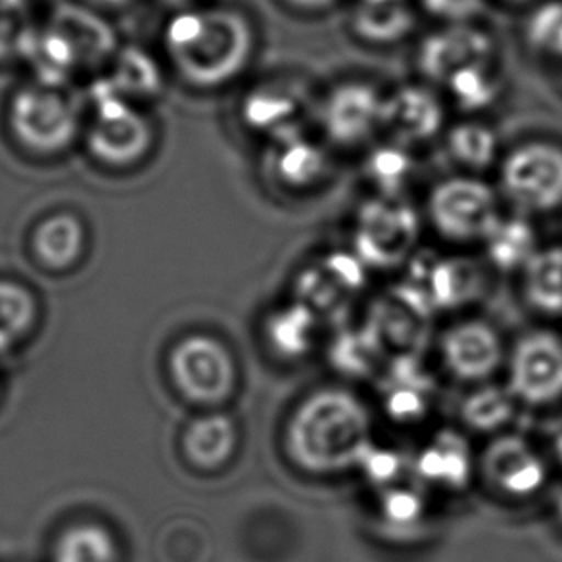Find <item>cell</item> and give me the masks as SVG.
<instances>
[{
	"label": "cell",
	"instance_id": "cell-1",
	"mask_svg": "<svg viewBox=\"0 0 562 562\" xmlns=\"http://www.w3.org/2000/svg\"><path fill=\"white\" fill-rule=\"evenodd\" d=\"M256 41L248 14L212 2L173 12L164 31V50L171 68L198 89L235 81L250 66Z\"/></svg>",
	"mask_w": 562,
	"mask_h": 562
},
{
	"label": "cell",
	"instance_id": "cell-2",
	"mask_svg": "<svg viewBox=\"0 0 562 562\" xmlns=\"http://www.w3.org/2000/svg\"><path fill=\"white\" fill-rule=\"evenodd\" d=\"M284 443L297 469L336 474L359 467L371 443V415L363 400L342 387H325L292 411Z\"/></svg>",
	"mask_w": 562,
	"mask_h": 562
},
{
	"label": "cell",
	"instance_id": "cell-3",
	"mask_svg": "<svg viewBox=\"0 0 562 562\" xmlns=\"http://www.w3.org/2000/svg\"><path fill=\"white\" fill-rule=\"evenodd\" d=\"M169 379L179 395L204 409L227 403L238 386L233 351L220 338L189 335L169 351Z\"/></svg>",
	"mask_w": 562,
	"mask_h": 562
},
{
	"label": "cell",
	"instance_id": "cell-4",
	"mask_svg": "<svg viewBox=\"0 0 562 562\" xmlns=\"http://www.w3.org/2000/svg\"><path fill=\"white\" fill-rule=\"evenodd\" d=\"M428 220L449 243H484L502 221L499 196L479 177H451L430 190Z\"/></svg>",
	"mask_w": 562,
	"mask_h": 562
},
{
	"label": "cell",
	"instance_id": "cell-5",
	"mask_svg": "<svg viewBox=\"0 0 562 562\" xmlns=\"http://www.w3.org/2000/svg\"><path fill=\"white\" fill-rule=\"evenodd\" d=\"M94 117L87 130V146L92 158L127 168L143 160L154 145V130L135 104L120 97L108 81L92 89Z\"/></svg>",
	"mask_w": 562,
	"mask_h": 562
},
{
	"label": "cell",
	"instance_id": "cell-6",
	"mask_svg": "<svg viewBox=\"0 0 562 562\" xmlns=\"http://www.w3.org/2000/svg\"><path fill=\"white\" fill-rule=\"evenodd\" d=\"M499 190L525 215L561 210L562 146L530 140L513 148L499 166Z\"/></svg>",
	"mask_w": 562,
	"mask_h": 562
},
{
	"label": "cell",
	"instance_id": "cell-7",
	"mask_svg": "<svg viewBox=\"0 0 562 562\" xmlns=\"http://www.w3.org/2000/svg\"><path fill=\"white\" fill-rule=\"evenodd\" d=\"M420 236V220L402 198H373L359 207L353 251L367 267L394 269L413 258Z\"/></svg>",
	"mask_w": 562,
	"mask_h": 562
},
{
	"label": "cell",
	"instance_id": "cell-8",
	"mask_svg": "<svg viewBox=\"0 0 562 562\" xmlns=\"http://www.w3.org/2000/svg\"><path fill=\"white\" fill-rule=\"evenodd\" d=\"M10 123L18 143L41 156L64 153L81 130L76 102L54 85L27 87L18 92Z\"/></svg>",
	"mask_w": 562,
	"mask_h": 562
},
{
	"label": "cell",
	"instance_id": "cell-9",
	"mask_svg": "<svg viewBox=\"0 0 562 562\" xmlns=\"http://www.w3.org/2000/svg\"><path fill=\"white\" fill-rule=\"evenodd\" d=\"M518 403L541 407L562 397V338L533 330L518 338L510 351L509 382Z\"/></svg>",
	"mask_w": 562,
	"mask_h": 562
},
{
	"label": "cell",
	"instance_id": "cell-10",
	"mask_svg": "<svg viewBox=\"0 0 562 562\" xmlns=\"http://www.w3.org/2000/svg\"><path fill=\"white\" fill-rule=\"evenodd\" d=\"M441 366L464 384H486L505 359L503 338L482 319L459 321L440 336Z\"/></svg>",
	"mask_w": 562,
	"mask_h": 562
},
{
	"label": "cell",
	"instance_id": "cell-11",
	"mask_svg": "<svg viewBox=\"0 0 562 562\" xmlns=\"http://www.w3.org/2000/svg\"><path fill=\"white\" fill-rule=\"evenodd\" d=\"M407 284L417 289L434 312H451L479 302L486 292V271L476 259L418 258Z\"/></svg>",
	"mask_w": 562,
	"mask_h": 562
},
{
	"label": "cell",
	"instance_id": "cell-12",
	"mask_svg": "<svg viewBox=\"0 0 562 562\" xmlns=\"http://www.w3.org/2000/svg\"><path fill=\"white\" fill-rule=\"evenodd\" d=\"M384 94L373 85L350 81L328 92L319 117L328 140L335 145L359 146L382 130Z\"/></svg>",
	"mask_w": 562,
	"mask_h": 562
},
{
	"label": "cell",
	"instance_id": "cell-13",
	"mask_svg": "<svg viewBox=\"0 0 562 562\" xmlns=\"http://www.w3.org/2000/svg\"><path fill=\"white\" fill-rule=\"evenodd\" d=\"M367 282V266L353 251H335L297 277L296 300L323 315H340Z\"/></svg>",
	"mask_w": 562,
	"mask_h": 562
},
{
	"label": "cell",
	"instance_id": "cell-14",
	"mask_svg": "<svg viewBox=\"0 0 562 562\" xmlns=\"http://www.w3.org/2000/svg\"><path fill=\"white\" fill-rule=\"evenodd\" d=\"M310 100L304 89L289 79H274L254 87L243 100L240 115L246 127L271 143L304 133Z\"/></svg>",
	"mask_w": 562,
	"mask_h": 562
},
{
	"label": "cell",
	"instance_id": "cell-15",
	"mask_svg": "<svg viewBox=\"0 0 562 562\" xmlns=\"http://www.w3.org/2000/svg\"><path fill=\"white\" fill-rule=\"evenodd\" d=\"M446 123L441 100L430 89L409 85L384 97L382 131L395 145L411 148L440 135Z\"/></svg>",
	"mask_w": 562,
	"mask_h": 562
},
{
	"label": "cell",
	"instance_id": "cell-16",
	"mask_svg": "<svg viewBox=\"0 0 562 562\" xmlns=\"http://www.w3.org/2000/svg\"><path fill=\"white\" fill-rule=\"evenodd\" d=\"M238 441L240 434L235 420L220 411H207L184 426L181 451L192 469L215 472L231 463Z\"/></svg>",
	"mask_w": 562,
	"mask_h": 562
},
{
	"label": "cell",
	"instance_id": "cell-17",
	"mask_svg": "<svg viewBox=\"0 0 562 562\" xmlns=\"http://www.w3.org/2000/svg\"><path fill=\"white\" fill-rule=\"evenodd\" d=\"M492 43L476 30L443 31L426 41L418 66L430 81L446 83L459 69L490 64Z\"/></svg>",
	"mask_w": 562,
	"mask_h": 562
},
{
	"label": "cell",
	"instance_id": "cell-18",
	"mask_svg": "<svg viewBox=\"0 0 562 562\" xmlns=\"http://www.w3.org/2000/svg\"><path fill=\"white\" fill-rule=\"evenodd\" d=\"M384 369L386 386L382 387V405L395 423H417L430 409V382L420 369L418 356H394Z\"/></svg>",
	"mask_w": 562,
	"mask_h": 562
},
{
	"label": "cell",
	"instance_id": "cell-19",
	"mask_svg": "<svg viewBox=\"0 0 562 562\" xmlns=\"http://www.w3.org/2000/svg\"><path fill=\"white\" fill-rule=\"evenodd\" d=\"M31 250L41 266L50 271L76 267L87 250V228L74 213H54L41 221L33 236Z\"/></svg>",
	"mask_w": 562,
	"mask_h": 562
},
{
	"label": "cell",
	"instance_id": "cell-20",
	"mask_svg": "<svg viewBox=\"0 0 562 562\" xmlns=\"http://www.w3.org/2000/svg\"><path fill=\"white\" fill-rule=\"evenodd\" d=\"M269 166L277 181L286 189H312L321 183L328 171V156L304 133L271 143Z\"/></svg>",
	"mask_w": 562,
	"mask_h": 562
},
{
	"label": "cell",
	"instance_id": "cell-21",
	"mask_svg": "<svg viewBox=\"0 0 562 562\" xmlns=\"http://www.w3.org/2000/svg\"><path fill=\"white\" fill-rule=\"evenodd\" d=\"M321 315L302 302L274 310L266 321L269 348L282 359H302L319 340Z\"/></svg>",
	"mask_w": 562,
	"mask_h": 562
},
{
	"label": "cell",
	"instance_id": "cell-22",
	"mask_svg": "<svg viewBox=\"0 0 562 562\" xmlns=\"http://www.w3.org/2000/svg\"><path fill=\"white\" fill-rule=\"evenodd\" d=\"M484 471L507 490H530L543 479L540 459L518 436H502L487 446Z\"/></svg>",
	"mask_w": 562,
	"mask_h": 562
},
{
	"label": "cell",
	"instance_id": "cell-23",
	"mask_svg": "<svg viewBox=\"0 0 562 562\" xmlns=\"http://www.w3.org/2000/svg\"><path fill=\"white\" fill-rule=\"evenodd\" d=\"M522 294L533 312L562 315V246H548L522 267Z\"/></svg>",
	"mask_w": 562,
	"mask_h": 562
},
{
	"label": "cell",
	"instance_id": "cell-24",
	"mask_svg": "<svg viewBox=\"0 0 562 562\" xmlns=\"http://www.w3.org/2000/svg\"><path fill=\"white\" fill-rule=\"evenodd\" d=\"M106 81L120 97L135 106L146 100L158 99L164 89L160 66L137 48L115 53Z\"/></svg>",
	"mask_w": 562,
	"mask_h": 562
},
{
	"label": "cell",
	"instance_id": "cell-25",
	"mask_svg": "<svg viewBox=\"0 0 562 562\" xmlns=\"http://www.w3.org/2000/svg\"><path fill=\"white\" fill-rule=\"evenodd\" d=\"M487 261L503 273L522 271V267L540 250L538 235L526 217H509L497 223L492 235L484 240Z\"/></svg>",
	"mask_w": 562,
	"mask_h": 562
},
{
	"label": "cell",
	"instance_id": "cell-26",
	"mask_svg": "<svg viewBox=\"0 0 562 562\" xmlns=\"http://www.w3.org/2000/svg\"><path fill=\"white\" fill-rule=\"evenodd\" d=\"M53 562H122V551L106 526L79 522L58 533Z\"/></svg>",
	"mask_w": 562,
	"mask_h": 562
},
{
	"label": "cell",
	"instance_id": "cell-27",
	"mask_svg": "<svg viewBox=\"0 0 562 562\" xmlns=\"http://www.w3.org/2000/svg\"><path fill=\"white\" fill-rule=\"evenodd\" d=\"M387 356L386 348L367 323L361 328L344 330L330 350L336 369L351 379L373 376L382 367H386Z\"/></svg>",
	"mask_w": 562,
	"mask_h": 562
},
{
	"label": "cell",
	"instance_id": "cell-28",
	"mask_svg": "<svg viewBox=\"0 0 562 562\" xmlns=\"http://www.w3.org/2000/svg\"><path fill=\"white\" fill-rule=\"evenodd\" d=\"M517 403L509 387L486 382L464 395L459 415L464 425L476 432H497L513 420Z\"/></svg>",
	"mask_w": 562,
	"mask_h": 562
},
{
	"label": "cell",
	"instance_id": "cell-29",
	"mask_svg": "<svg viewBox=\"0 0 562 562\" xmlns=\"http://www.w3.org/2000/svg\"><path fill=\"white\" fill-rule=\"evenodd\" d=\"M446 148L449 158L471 173L492 168L499 154L495 131L480 122L456 123L446 135Z\"/></svg>",
	"mask_w": 562,
	"mask_h": 562
},
{
	"label": "cell",
	"instance_id": "cell-30",
	"mask_svg": "<svg viewBox=\"0 0 562 562\" xmlns=\"http://www.w3.org/2000/svg\"><path fill=\"white\" fill-rule=\"evenodd\" d=\"M37 315V302L30 290L14 281H0V353L30 335Z\"/></svg>",
	"mask_w": 562,
	"mask_h": 562
},
{
	"label": "cell",
	"instance_id": "cell-31",
	"mask_svg": "<svg viewBox=\"0 0 562 562\" xmlns=\"http://www.w3.org/2000/svg\"><path fill=\"white\" fill-rule=\"evenodd\" d=\"M366 173L374 189L379 190V196L400 198L415 173V160L409 148L390 140L369 154Z\"/></svg>",
	"mask_w": 562,
	"mask_h": 562
},
{
	"label": "cell",
	"instance_id": "cell-32",
	"mask_svg": "<svg viewBox=\"0 0 562 562\" xmlns=\"http://www.w3.org/2000/svg\"><path fill=\"white\" fill-rule=\"evenodd\" d=\"M418 472L434 482H459L469 471V453L463 438L441 432L418 457Z\"/></svg>",
	"mask_w": 562,
	"mask_h": 562
},
{
	"label": "cell",
	"instance_id": "cell-33",
	"mask_svg": "<svg viewBox=\"0 0 562 562\" xmlns=\"http://www.w3.org/2000/svg\"><path fill=\"white\" fill-rule=\"evenodd\" d=\"M451 99L469 112L484 110L494 104L499 94V79L490 69V64H474L459 69L446 81Z\"/></svg>",
	"mask_w": 562,
	"mask_h": 562
},
{
	"label": "cell",
	"instance_id": "cell-34",
	"mask_svg": "<svg viewBox=\"0 0 562 562\" xmlns=\"http://www.w3.org/2000/svg\"><path fill=\"white\" fill-rule=\"evenodd\" d=\"M184 549L194 562H205L210 559V540L205 538L204 528L190 520L173 522L161 532V561L187 562Z\"/></svg>",
	"mask_w": 562,
	"mask_h": 562
},
{
	"label": "cell",
	"instance_id": "cell-35",
	"mask_svg": "<svg viewBox=\"0 0 562 562\" xmlns=\"http://www.w3.org/2000/svg\"><path fill=\"white\" fill-rule=\"evenodd\" d=\"M528 38L541 53L562 58V2H549L533 12Z\"/></svg>",
	"mask_w": 562,
	"mask_h": 562
},
{
	"label": "cell",
	"instance_id": "cell-36",
	"mask_svg": "<svg viewBox=\"0 0 562 562\" xmlns=\"http://www.w3.org/2000/svg\"><path fill=\"white\" fill-rule=\"evenodd\" d=\"M359 467L367 472V476L373 482L386 484L400 471V457L395 456L394 451L371 446L366 457L361 459Z\"/></svg>",
	"mask_w": 562,
	"mask_h": 562
},
{
	"label": "cell",
	"instance_id": "cell-37",
	"mask_svg": "<svg viewBox=\"0 0 562 562\" xmlns=\"http://www.w3.org/2000/svg\"><path fill=\"white\" fill-rule=\"evenodd\" d=\"M384 509L392 510V515L403 522L405 518L415 517V510H418L417 497L409 492H394L384 503Z\"/></svg>",
	"mask_w": 562,
	"mask_h": 562
},
{
	"label": "cell",
	"instance_id": "cell-38",
	"mask_svg": "<svg viewBox=\"0 0 562 562\" xmlns=\"http://www.w3.org/2000/svg\"><path fill=\"white\" fill-rule=\"evenodd\" d=\"M428 7L449 15H463L476 8V0H425Z\"/></svg>",
	"mask_w": 562,
	"mask_h": 562
},
{
	"label": "cell",
	"instance_id": "cell-39",
	"mask_svg": "<svg viewBox=\"0 0 562 562\" xmlns=\"http://www.w3.org/2000/svg\"><path fill=\"white\" fill-rule=\"evenodd\" d=\"M282 2L296 8L300 12H321V10L335 7L338 0H282Z\"/></svg>",
	"mask_w": 562,
	"mask_h": 562
},
{
	"label": "cell",
	"instance_id": "cell-40",
	"mask_svg": "<svg viewBox=\"0 0 562 562\" xmlns=\"http://www.w3.org/2000/svg\"><path fill=\"white\" fill-rule=\"evenodd\" d=\"M164 7L171 8L173 12H181V10H189V8L202 7L210 0H160Z\"/></svg>",
	"mask_w": 562,
	"mask_h": 562
},
{
	"label": "cell",
	"instance_id": "cell-41",
	"mask_svg": "<svg viewBox=\"0 0 562 562\" xmlns=\"http://www.w3.org/2000/svg\"><path fill=\"white\" fill-rule=\"evenodd\" d=\"M87 2L100 10H122V8L130 7L131 2H135V0H87Z\"/></svg>",
	"mask_w": 562,
	"mask_h": 562
},
{
	"label": "cell",
	"instance_id": "cell-42",
	"mask_svg": "<svg viewBox=\"0 0 562 562\" xmlns=\"http://www.w3.org/2000/svg\"><path fill=\"white\" fill-rule=\"evenodd\" d=\"M555 449L557 453H559L562 459V426L559 428V432L555 434Z\"/></svg>",
	"mask_w": 562,
	"mask_h": 562
}]
</instances>
